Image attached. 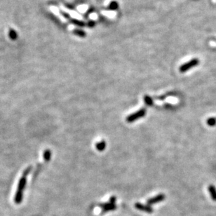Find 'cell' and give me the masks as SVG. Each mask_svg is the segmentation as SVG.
Instances as JSON below:
<instances>
[{"label": "cell", "mask_w": 216, "mask_h": 216, "mask_svg": "<svg viewBox=\"0 0 216 216\" xmlns=\"http://www.w3.org/2000/svg\"><path fill=\"white\" fill-rule=\"evenodd\" d=\"M199 60L197 59V58H194V59L190 60V61H189L187 62H186V63L183 64V65H181L179 69L180 72H181V73H185V72L188 71L189 69L192 68V67L197 66V65H199Z\"/></svg>", "instance_id": "1"}, {"label": "cell", "mask_w": 216, "mask_h": 216, "mask_svg": "<svg viewBox=\"0 0 216 216\" xmlns=\"http://www.w3.org/2000/svg\"><path fill=\"white\" fill-rule=\"evenodd\" d=\"M146 114V110L145 108H143L138 111L137 112H135V113L130 114L129 116H127V121L129 123H132L133 121H136L137 119L143 117Z\"/></svg>", "instance_id": "2"}, {"label": "cell", "mask_w": 216, "mask_h": 216, "mask_svg": "<svg viewBox=\"0 0 216 216\" xmlns=\"http://www.w3.org/2000/svg\"><path fill=\"white\" fill-rule=\"evenodd\" d=\"M135 207L138 209L139 211H144V212L148 213H153V208L151 206L149 205H144V204H142L140 203H136L135 204Z\"/></svg>", "instance_id": "3"}, {"label": "cell", "mask_w": 216, "mask_h": 216, "mask_svg": "<svg viewBox=\"0 0 216 216\" xmlns=\"http://www.w3.org/2000/svg\"><path fill=\"white\" fill-rule=\"evenodd\" d=\"M166 196L163 194H160L159 195H157L156 197L151 198V199L147 200V204L149 205H152V204L159 203V202H161L162 201H164L165 199Z\"/></svg>", "instance_id": "4"}, {"label": "cell", "mask_w": 216, "mask_h": 216, "mask_svg": "<svg viewBox=\"0 0 216 216\" xmlns=\"http://www.w3.org/2000/svg\"><path fill=\"white\" fill-rule=\"evenodd\" d=\"M100 206L102 207V208L103 209V211H114L116 208V206L115 205V204H101Z\"/></svg>", "instance_id": "5"}, {"label": "cell", "mask_w": 216, "mask_h": 216, "mask_svg": "<svg viewBox=\"0 0 216 216\" xmlns=\"http://www.w3.org/2000/svg\"><path fill=\"white\" fill-rule=\"evenodd\" d=\"M208 190L209 193H210L211 199H213V201H216V188H215V187L213 185H209Z\"/></svg>", "instance_id": "6"}, {"label": "cell", "mask_w": 216, "mask_h": 216, "mask_svg": "<svg viewBox=\"0 0 216 216\" xmlns=\"http://www.w3.org/2000/svg\"><path fill=\"white\" fill-rule=\"evenodd\" d=\"M96 149H97L98 151L100 152L104 151L105 147H106V143H105V142L104 140H102L96 144Z\"/></svg>", "instance_id": "7"}, {"label": "cell", "mask_w": 216, "mask_h": 216, "mask_svg": "<svg viewBox=\"0 0 216 216\" xmlns=\"http://www.w3.org/2000/svg\"><path fill=\"white\" fill-rule=\"evenodd\" d=\"M118 7H119V4L117 3V2L112 1L109 4V6H108L107 9L110 11H114L117 9Z\"/></svg>", "instance_id": "8"}, {"label": "cell", "mask_w": 216, "mask_h": 216, "mask_svg": "<svg viewBox=\"0 0 216 216\" xmlns=\"http://www.w3.org/2000/svg\"><path fill=\"white\" fill-rule=\"evenodd\" d=\"M73 33L75 34V35L79 36V37H86V32H84V31L81 30H78V29H75V30H74Z\"/></svg>", "instance_id": "9"}, {"label": "cell", "mask_w": 216, "mask_h": 216, "mask_svg": "<svg viewBox=\"0 0 216 216\" xmlns=\"http://www.w3.org/2000/svg\"><path fill=\"white\" fill-rule=\"evenodd\" d=\"M144 101H145V104L147 106H152V105H153V100L149 96H145L144 97Z\"/></svg>", "instance_id": "10"}, {"label": "cell", "mask_w": 216, "mask_h": 216, "mask_svg": "<svg viewBox=\"0 0 216 216\" xmlns=\"http://www.w3.org/2000/svg\"><path fill=\"white\" fill-rule=\"evenodd\" d=\"M207 124L208 126H210V127H214V126L216 125V118L215 117H211L208 118L207 119L206 121Z\"/></svg>", "instance_id": "11"}, {"label": "cell", "mask_w": 216, "mask_h": 216, "mask_svg": "<svg viewBox=\"0 0 216 216\" xmlns=\"http://www.w3.org/2000/svg\"><path fill=\"white\" fill-rule=\"evenodd\" d=\"M71 22H73V24H75V25L76 26H79V27H84L86 25V24L84 23V22L78 21V20H75V19H70Z\"/></svg>", "instance_id": "12"}, {"label": "cell", "mask_w": 216, "mask_h": 216, "mask_svg": "<svg viewBox=\"0 0 216 216\" xmlns=\"http://www.w3.org/2000/svg\"><path fill=\"white\" fill-rule=\"evenodd\" d=\"M51 156V153L50 150H46V151L44 152V158L45 161H49V160H50Z\"/></svg>", "instance_id": "13"}, {"label": "cell", "mask_w": 216, "mask_h": 216, "mask_svg": "<svg viewBox=\"0 0 216 216\" xmlns=\"http://www.w3.org/2000/svg\"><path fill=\"white\" fill-rule=\"evenodd\" d=\"M9 37L12 40H15L17 38V33L15 32V31L14 30H12V29H11L9 31Z\"/></svg>", "instance_id": "14"}, {"label": "cell", "mask_w": 216, "mask_h": 216, "mask_svg": "<svg viewBox=\"0 0 216 216\" xmlns=\"http://www.w3.org/2000/svg\"><path fill=\"white\" fill-rule=\"evenodd\" d=\"M116 201V197H112L110 198V203L111 204H115Z\"/></svg>", "instance_id": "15"}, {"label": "cell", "mask_w": 216, "mask_h": 216, "mask_svg": "<svg viewBox=\"0 0 216 216\" xmlns=\"http://www.w3.org/2000/svg\"><path fill=\"white\" fill-rule=\"evenodd\" d=\"M61 13L62 14V15L65 18H66V19H70V15H69V14H67V13H65V12H61Z\"/></svg>", "instance_id": "16"}, {"label": "cell", "mask_w": 216, "mask_h": 216, "mask_svg": "<svg viewBox=\"0 0 216 216\" xmlns=\"http://www.w3.org/2000/svg\"><path fill=\"white\" fill-rule=\"evenodd\" d=\"M94 25H95V22H94L93 21H91V22H89V27H93Z\"/></svg>", "instance_id": "17"}]
</instances>
